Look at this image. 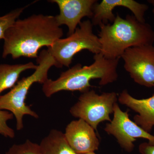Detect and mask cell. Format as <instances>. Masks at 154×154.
I'll return each instance as SVG.
<instances>
[{
    "instance_id": "13",
    "label": "cell",
    "mask_w": 154,
    "mask_h": 154,
    "mask_svg": "<svg viewBox=\"0 0 154 154\" xmlns=\"http://www.w3.org/2000/svg\"><path fill=\"white\" fill-rule=\"evenodd\" d=\"M39 145L42 154H78L68 143L64 133L57 129L51 130Z\"/></svg>"
},
{
    "instance_id": "19",
    "label": "cell",
    "mask_w": 154,
    "mask_h": 154,
    "mask_svg": "<svg viewBox=\"0 0 154 154\" xmlns=\"http://www.w3.org/2000/svg\"><path fill=\"white\" fill-rule=\"evenodd\" d=\"M148 3H149V4H151L153 6V7L152 12L154 15V0H149V1H148Z\"/></svg>"
},
{
    "instance_id": "16",
    "label": "cell",
    "mask_w": 154,
    "mask_h": 154,
    "mask_svg": "<svg viewBox=\"0 0 154 154\" xmlns=\"http://www.w3.org/2000/svg\"><path fill=\"white\" fill-rule=\"evenodd\" d=\"M5 154H42L39 144L27 140L25 143L11 146Z\"/></svg>"
},
{
    "instance_id": "4",
    "label": "cell",
    "mask_w": 154,
    "mask_h": 154,
    "mask_svg": "<svg viewBox=\"0 0 154 154\" xmlns=\"http://www.w3.org/2000/svg\"><path fill=\"white\" fill-rule=\"evenodd\" d=\"M37 68L32 75L24 77L7 94L0 96V110L13 113L16 118V128L20 131L24 128L23 119L25 115L38 119V116L25 101L30 87L35 83L43 84L48 79V72L56 63L47 50L42 51L37 60Z\"/></svg>"
},
{
    "instance_id": "10",
    "label": "cell",
    "mask_w": 154,
    "mask_h": 154,
    "mask_svg": "<svg viewBox=\"0 0 154 154\" xmlns=\"http://www.w3.org/2000/svg\"><path fill=\"white\" fill-rule=\"evenodd\" d=\"M95 130L85 121L79 119L70 122L64 133L68 143L78 154L95 152L100 141Z\"/></svg>"
},
{
    "instance_id": "15",
    "label": "cell",
    "mask_w": 154,
    "mask_h": 154,
    "mask_svg": "<svg viewBox=\"0 0 154 154\" xmlns=\"http://www.w3.org/2000/svg\"><path fill=\"white\" fill-rule=\"evenodd\" d=\"M27 7L14 9L2 16H0V39H4L5 33L18 19Z\"/></svg>"
},
{
    "instance_id": "7",
    "label": "cell",
    "mask_w": 154,
    "mask_h": 154,
    "mask_svg": "<svg viewBox=\"0 0 154 154\" xmlns=\"http://www.w3.org/2000/svg\"><path fill=\"white\" fill-rule=\"evenodd\" d=\"M124 68L135 82L147 88L154 87V46L130 48L121 56Z\"/></svg>"
},
{
    "instance_id": "17",
    "label": "cell",
    "mask_w": 154,
    "mask_h": 154,
    "mask_svg": "<svg viewBox=\"0 0 154 154\" xmlns=\"http://www.w3.org/2000/svg\"><path fill=\"white\" fill-rule=\"evenodd\" d=\"M14 117V115L11 112L0 110V134L10 138L15 137V131L7 124L8 121L13 119Z\"/></svg>"
},
{
    "instance_id": "5",
    "label": "cell",
    "mask_w": 154,
    "mask_h": 154,
    "mask_svg": "<svg viewBox=\"0 0 154 154\" xmlns=\"http://www.w3.org/2000/svg\"><path fill=\"white\" fill-rule=\"evenodd\" d=\"M93 26L90 20L82 22L73 34L58 39L48 48V51L55 61L56 67H69L75 55L85 50L95 54L101 52L99 37L94 33Z\"/></svg>"
},
{
    "instance_id": "20",
    "label": "cell",
    "mask_w": 154,
    "mask_h": 154,
    "mask_svg": "<svg viewBox=\"0 0 154 154\" xmlns=\"http://www.w3.org/2000/svg\"><path fill=\"white\" fill-rule=\"evenodd\" d=\"M83 154H96L95 153V152H93Z\"/></svg>"
},
{
    "instance_id": "8",
    "label": "cell",
    "mask_w": 154,
    "mask_h": 154,
    "mask_svg": "<svg viewBox=\"0 0 154 154\" xmlns=\"http://www.w3.org/2000/svg\"><path fill=\"white\" fill-rule=\"evenodd\" d=\"M113 118L107 123L104 130L108 134L116 138L117 142L125 150L131 152L134 148V142L138 138L148 140L154 144V136L146 132L129 118L128 111H122L117 103L113 108Z\"/></svg>"
},
{
    "instance_id": "6",
    "label": "cell",
    "mask_w": 154,
    "mask_h": 154,
    "mask_svg": "<svg viewBox=\"0 0 154 154\" xmlns=\"http://www.w3.org/2000/svg\"><path fill=\"white\" fill-rule=\"evenodd\" d=\"M118 95L114 92L97 94L94 90L82 93L78 102L69 111L74 117L83 119L95 130L104 121L111 122L110 115L113 113Z\"/></svg>"
},
{
    "instance_id": "14",
    "label": "cell",
    "mask_w": 154,
    "mask_h": 154,
    "mask_svg": "<svg viewBox=\"0 0 154 154\" xmlns=\"http://www.w3.org/2000/svg\"><path fill=\"white\" fill-rule=\"evenodd\" d=\"M36 68L37 65L32 62L14 65L0 64V96L3 91L14 88L22 72L28 69L35 70Z\"/></svg>"
},
{
    "instance_id": "2",
    "label": "cell",
    "mask_w": 154,
    "mask_h": 154,
    "mask_svg": "<svg viewBox=\"0 0 154 154\" xmlns=\"http://www.w3.org/2000/svg\"><path fill=\"white\" fill-rule=\"evenodd\" d=\"M101 53L109 59H120L126 50L137 46L153 45L154 31L146 22H140L133 15L122 18L118 14L113 24L99 26Z\"/></svg>"
},
{
    "instance_id": "9",
    "label": "cell",
    "mask_w": 154,
    "mask_h": 154,
    "mask_svg": "<svg viewBox=\"0 0 154 154\" xmlns=\"http://www.w3.org/2000/svg\"><path fill=\"white\" fill-rule=\"evenodd\" d=\"M58 6L60 14L55 16L58 24L66 25L68 28V36L74 33L77 26L82 22L83 18L91 19L93 15L94 5L96 0H52Z\"/></svg>"
},
{
    "instance_id": "18",
    "label": "cell",
    "mask_w": 154,
    "mask_h": 154,
    "mask_svg": "<svg viewBox=\"0 0 154 154\" xmlns=\"http://www.w3.org/2000/svg\"><path fill=\"white\" fill-rule=\"evenodd\" d=\"M139 151L141 154H154V144H152L148 142L141 143Z\"/></svg>"
},
{
    "instance_id": "12",
    "label": "cell",
    "mask_w": 154,
    "mask_h": 154,
    "mask_svg": "<svg viewBox=\"0 0 154 154\" xmlns=\"http://www.w3.org/2000/svg\"><path fill=\"white\" fill-rule=\"evenodd\" d=\"M118 101L138 113L134 117V122L150 133L154 126V94L146 99H137L125 90L118 95Z\"/></svg>"
},
{
    "instance_id": "11",
    "label": "cell",
    "mask_w": 154,
    "mask_h": 154,
    "mask_svg": "<svg viewBox=\"0 0 154 154\" xmlns=\"http://www.w3.org/2000/svg\"><path fill=\"white\" fill-rule=\"evenodd\" d=\"M117 7L129 9L139 21L145 22V14L149 9L147 5L134 0H102L100 3L96 2L93 7V15L91 18L93 25L100 26L108 24L109 21L113 22L116 18L113 10Z\"/></svg>"
},
{
    "instance_id": "3",
    "label": "cell",
    "mask_w": 154,
    "mask_h": 154,
    "mask_svg": "<svg viewBox=\"0 0 154 154\" xmlns=\"http://www.w3.org/2000/svg\"><path fill=\"white\" fill-rule=\"evenodd\" d=\"M94 62L89 66L75 65L66 71L63 72L56 80L48 79L43 84L42 91L47 97L61 91H79L82 93L90 90V82L99 79V84L105 86L116 82L119 59H109L101 53L95 54Z\"/></svg>"
},
{
    "instance_id": "1",
    "label": "cell",
    "mask_w": 154,
    "mask_h": 154,
    "mask_svg": "<svg viewBox=\"0 0 154 154\" xmlns=\"http://www.w3.org/2000/svg\"><path fill=\"white\" fill-rule=\"evenodd\" d=\"M63 34L55 16L33 14L18 19L5 33L2 57L37 58L42 48L50 47Z\"/></svg>"
}]
</instances>
